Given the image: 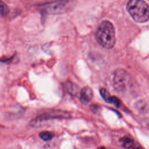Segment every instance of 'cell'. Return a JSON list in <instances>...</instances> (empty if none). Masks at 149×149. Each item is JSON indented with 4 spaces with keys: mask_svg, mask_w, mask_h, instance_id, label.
I'll use <instances>...</instances> for the list:
<instances>
[{
    "mask_svg": "<svg viewBox=\"0 0 149 149\" xmlns=\"http://www.w3.org/2000/svg\"><path fill=\"white\" fill-rule=\"evenodd\" d=\"M65 88L66 92L70 95L74 96L78 93V87L73 82L67 81L65 84Z\"/></svg>",
    "mask_w": 149,
    "mask_h": 149,
    "instance_id": "8",
    "label": "cell"
},
{
    "mask_svg": "<svg viewBox=\"0 0 149 149\" xmlns=\"http://www.w3.org/2000/svg\"><path fill=\"white\" fill-rule=\"evenodd\" d=\"M113 86L119 92L124 91L130 85L131 78L129 74L122 69H117L113 74Z\"/></svg>",
    "mask_w": 149,
    "mask_h": 149,
    "instance_id": "5",
    "label": "cell"
},
{
    "mask_svg": "<svg viewBox=\"0 0 149 149\" xmlns=\"http://www.w3.org/2000/svg\"><path fill=\"white\" fill-rule=\"evenodd\" d=\"M97 149H107V148L105 147H100L98 148Z\"/></svg>",
    "mask_w": 149,
    "mask_h": 149,
    "instance_id": "13",
    "label": "cell"
},
{
    "mask_svg": "<svg viewBox=\"0 0 149 149\" xmlns=\"http://www.w3.org/2000/svg\"><path fill=\"white\" fill-rule=\"evenodd\" d=\"M39 136L42 140H43L44 141H48L54 137V134L53 133H52L51 132L44 131V132L40 133Z\"/></svg>",
    "mask_w": 149,
    "mask_h": 149,
    "instance_id": "9",
    "label": "cell"
},
{
    "mask_svg": "<svg viewBox=\"0 0 149 149\" xmlns=\"http://www.w3.org/2000/svg\"><path fill=\"white\" fill-rule=\"evenodd\" d=\"M100 94L102 98L107 102L109 99V97H111L109 93L108 92V91L105 88H101L100 90Z\"/></svg>",
    "mask_w": 149,
    "mask_h": 149,
    "instance_id": "11",
    "label": "cell"
},
{
    "mask_svg": "<svg viewBox=\"0 0 149 149\" xmlns=\"http://www.w3.org/2000/svg\"><path fill=\"white\" fill-rule=\"evenodd\" d=\"M126 9L136 22L144 23L149 20V5L143 0H130Z\"/></svg>",
    "mask_w": 149,
    "mask_h": 149,
    "instance_id": "2",
    "label": "cell"
},
{
    "mask_svg": "<svg viewBox=\"0 0 149 149\" xmlns=\"http://www.w3.org/2000/svg\"><path fill=\"white\" fill-rule=\"evenodd\" d=\"M9 12V8L6 4L2 1L0 0V15L5 16Z\"/></svg>",
    "mask_w": 149,
    "mask_h": 149,
    "instance_id": "10",
    "label": "cell"
},
{
    "mask_svg": "<svg viewBox=\"0 0 149 149\" xmlns=\"http://www.w3.org/2000/svg\"><path fill=\"white\" fill-rule=\"evenodd\" d=\"M93 93L92 90L88 86L84 87L80 93V100L83 104H88L92 99Z\"/></svg>",
    "mask_w": 149,
    "mask_h": 149,
    "instance_id": "7",
    "label": "cell"
},
{
    "mask_svg": "<svg viewBox=\"0 0 149 149\" xmlns=\"http://www.w3.org/2000/svg\"><path fill=\"white\" fill-rule=\"evenodd\" d=\"M95 36L97 42L106 49H111L115 44V27L112 23L108 20H104L100 24Z\"/></svg>",
    "mask_w": 149,
    "mask_h": 149,
    "instance_id": "1",
    "label": "cell"
},
{
    "mask_svg": "<svg viewBox=\"0 0 149 149\" xmlns=\"http://www.w3.org/2000/svg\"><path fill=\"white\" fill-rule=\"evenodd\" d=\"M120 142L126 149H140L139 144L130 137L125 136L120 139Z\"/></svg>",
    "mask_w": 149,
    "mask_h": 149,
    "instance_id": "6",
    "label": "cell"
},
{
    "mask_svg": "<svg viewBox=\"0 0 149 149\" xmlns=\"http://www.w3.org/2000/svg\"><path fill=\"white\" fill-rule=\"evenodd\" d=\"M90 108L94 112H96L98 111V109L99 108V107L95 105H92L91 106H90Z\"/></svg>",
    "mask_w": 149,
    "mask_h": 149,
    "instance_id": "12",
    "label": "cell"
},
{
    "mask_svg": "<svg viewBox=\"0 0 149 149\" xmlns=\"http://www.w3.org/2000/svg\"><path fill=\"white\" fill-rule=\"evenodd\" d=\"M70 0H57L54 2L43 4L41 6L42 11L47 14H60L66 12L71 6Z\"/></svg>",
    "mask_w": 149,
    "mask_h": 149,
    "instance_id": "3",
    "label": "cell"
},
{
    "mask_svg": "<svg viewBox=\"0 0 149 149\" xmlns=\"http://www.w3.org/2000/svg\"><path fill=\"white\" fill-rule=\"evenodd\" d=\"M71 117V115L66 112L61 110H56L52 112L44 113L39 116H38L36 118L33 119L30 122V125L32 127H39L40 126V124L48 120L52 119H68Z\"/></svg>",
    "mask_w": 149,
    "mask_h": 149,
    "instance_id": "4",
    "label": "cell"
}]
</instances>
